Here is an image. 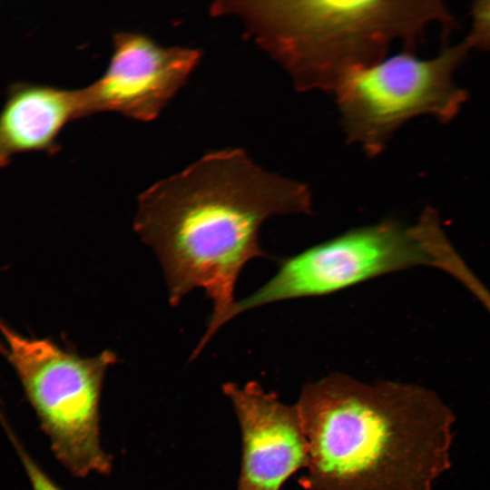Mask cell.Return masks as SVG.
Segmentation results:
<instances>
[{"label": "cell", "mask_w": 490, "mask_h": 490, "mask_svg": "<svg viewBox=\"0 0 490 490\" xmlns=\"http://www.w3.org/2000/svg\"><path fill=\"white\" fill-rule=\"evenodd\" d=\"M8 357L56 459L73 475H106L112 456L101 441L100 401L117 356L81 357L47 338L24 337L0 322Z\"/></svg>", "instance_id": "cell-4"}, {"label": "cell", "mask_w": 490, "mask_h": 490, "mask_svg": "<svg viewBox=\"0 0 490 490\" xmlns=\"http://www.w3.org/2000/svg\"><path fill=\"white\" fill-rule=\"evenodd\" d=\"M296 406L305 490H432L452 466L456 416L424 386L331 373L305 384Z\"/></svg>", "instance_id": "cell-2"}, {"label": "cell", "mask_w": 490, "mask_h": 490, "mask_svg": "<svg viewBox=\"0 0 490 490\" xmlns=\"http://www.w3.org/2000/svg\"><path fill=\"white\" fill-rule=\"evenodd\" d=\"M212 16L234 15L245 36L277 63L299 92L332 94L357 71L385 58L392 44L414 54L432 24L454 25L436 0H221Z\"/></svg>", "instance_id": "cell-3"}, {"label": "cell", "mask_w": 490, "mask_h": 490, "mask_svg": "<svg viewBox=\"0 0 490 490\" xmlns=\"http://www.w3.org/2000/svg\"><path fill=\"white\" fill-rule=\"evenodd\" d=\"M20 456L33 490H62L25 452Z\"/></svg>", "instance_id": "cell-12"}, {"label": "cell", "mask_w": 490, "mask_h": 490, "mask_svg": "<svg viewBox=\"0 0 490 490\" xmlns=\"http://www.w3.org/2000/svg\"><path fill=\"white\" fill-rule=\"evenodd\" d=\"M308 185L270 172L241 148L205 154L154 183L138 200L134 229L157 255L172 306L194 289L213 310L196 357L230 320L243 267L265 256L260 229L269 218L312 211Z\"/></svg>", "instance_id": "cell-1"}, {"label": "cell", "mask_w": 490, "mask_h": 490, "mask_svg": "<svg viewBox=\"0 0 490 490\" xmlns=\"http://www.w3.org/2000/svg\"><path fill=\"white\" fill-rule=\"evenodd\" d=\"M421 242L428 256L429 265L444 270L461 282L490 313L489 289L456 251L443 226L436 223L426 227L421 234Z\"/></svg>", "instance_id": "cell-10"}, {"label": "cell", "mask_w": 490, "mask_h": 490, "mask_svg": "<svg viewBox=\"0 0 490 490\" xmlns=\"http://www.w3.org/2000/svg\"><path fill=\"white\" fill-rule=\"evenodd\" d=\"M113 52L105 73L81 89L84 117L116 112L149 122L182 87L201 58V51L162 47L137 33L113 35Z\"/></svg>", "instance_id": "cell-7"}, {"label": "cell", "mask_w": 490, "mask_h": 490, "mask_svg": "<svg viewBox=\"0 0 490 490\" xmlns=\"http://www.w3.org/2000/svg\"><path fill=\"white\" fill-rule=\"evenodd\" d=\"M0 349H4L3 347L1 346V344H0Z\"/></svg>", "instance_id": "cell-13"}, {"label": "cell", "mask_w": 490, "mask_h": 490, "mask_svg": "<svg viewBox=\"0 0 490 490\" xmlns=\"http://www.w3.org/2000/svg\"><path fill=\"white\" fill-rule=\"evenodd\" d=\"M84 117L81 89L15 82L0 110V168L27 152L54 154L64 127Z\"/></svg>", "instance_id": "cell-9"}, {"label": "cell", "mask_w": 490, "mask_h": 490, "mask_svg": "<svg viewBox=\"0 0 490 490\" xmlns=\"http://www.w3.org/2000/svg\"><path fill=\"white\" fill-rule=\"evenodd\" d=\"M238 419L241 461L237 490H281L309 461L299 409L258 382L222 385Z\"/></svg>", "instance_id": "cell-8"}, {"label": "cell", "mask_w": 490, "mask_h": 490, "mask_svg": "<svg viewBox=\"0 0 490 490\" xmlns=\"http://www.w3.org/2000/svg\"><path fill=\"white\" fill-rule=\"evenodd\" d=\"M470 51L462 40L430 59L403 52L350 74L332 93L347 142L371 159L413 118L452 120L467 100L454 75Z\"/></svg>", "instance_id": "cell-5"}, {"label": "cell", "mask_w": 490, "mask_h": 490, "mask_svg": "<svg viewBox=\"0 0 490 490\" xmlns=\"http://www.w3.org/2000/svg\"><path fill=\"white\" fill-rule=\"evenodd\" d=\"M463 40L470 50L490 51V0L474 2L470 30Z\"/></svg>", "instance_id": "cell-11"}, {"label": "cell", "mask_w": 490, "mask_h": 490, "mask_svg": "<svg viewBox=\"0 0 490 490\" xmlns=\"http://www.w3.org/2000/svg\"><path fill=\"white\" fill-rule=\"evenodd\" d=\"M429 265L412 226L386 220L351 230L282 261L260 288L237 300L232 317L271 303L331 294L397 270Z\"/></svg>", "instance_id": "cell-6"}]
</instances>
